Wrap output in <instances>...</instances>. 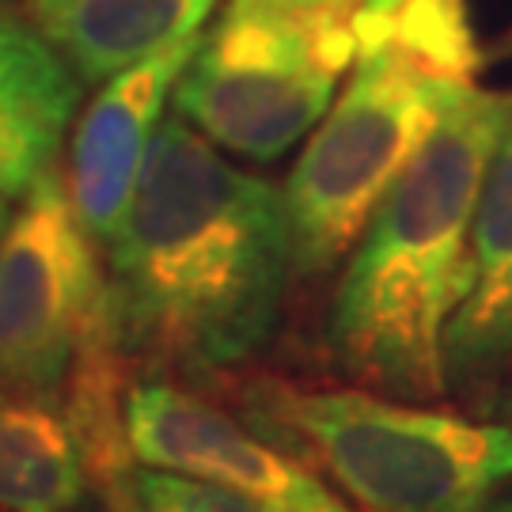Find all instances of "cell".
<instances>
[{
	"instance_id": "obj_8",
	"label": "cell",
	"mask_w": 512,
	"mask_h": 512,
	"mask_svg": "<svg viewBox=\"0 0 512 512\" xmlns=\"http://www.w3.org/2000/svg\"><path fill=\"white\" fill-rule=\"evenodd\" d=\"M202 46V35L183 38L160 54L129 65L103 80L73 133L69 194L80 220L99 243H107L126 213L148 148L164 126V103L175 95L186 61Z\"/></svg>"
},
{
	"instance_id": "obj_4",
	"label": "cell",
	"mask_w": 512,
	"mask_h": 512,
	"mask_svg": "<svg viewBox=\"0 0 512 512\" xmlns=\"http://www.w3.org/2000/svg\"><path fill=\"white\" fill-rule=\"evenodd\" d=\"M467 84L475 80L437 73L395 42L357 54L285 179L296 281H319L346 262L387 186Z\"/></svg>"
},
{
	"instance_id": "obj_16",
	"label": "cell",
	"mask_w": 512,
	"mask_h": 512,
	"mask_svg": "<svg viewBox=\"0 0 512 512\" xmlns=\"http://www.w3.org/2000/svg\"><path fill=\"white\" fill-rule=\"evenodd\" d=\"M361 0H228L236 16H349Z\"/></svg>"
},
{
	"instance_id": "obj_9",
	"label": "cell",
	"mask_w": 512,
	"mask_h": 512,
	"mask_svg": "<svg viewBox=\"0 0 512 512\" xmlns=\"http://www.w3.org/2000/svg\"><path fill=\"white\" fill-rule=\"evenodd\" d=\"M448 395L490 399L512 372V129L486 171L471 228V274L448 327Z\"/></svg>"
},
{
	"instance_id": "obj_11",
	"label": "cell",
	"mask_w": 512,
	"mask_h": 512,
	"mask_svg": "<svg viewBox=\"0 0 512 512\" xmlns=\"http://www.w3.org/2000/svg\"><path fill=\"white\" fill-rule=\"evenodd\" d=\"M92 471L65 410L0 387V512H88Z\"/></svg>"
},
{
	"instance_id": "obj_13",
	"label": "cell",
	"mask_w": 512,
	"mask_h": 512,
	"mask_svg": "<svg viewBox=\"0 0 512 512\" xmlns=\"http://www.w3.org/2000/svg\"><path fill=\"white\" fill-rule=\"evenodd\" d=\"M380 42H395L421 65L456 80H475L482 54H478L471 16L463 0H406L399 12L380 19L376 27L357 31V54Z\"/></svg>"
},
{
	"instance_id": "obj_17",
	"label": "cell",
	"mask_w": 512,
	"mask_h": 512,
	"mask_svg": "<svg viewBox=\"0 0 512 512\" xmlns=\"http://www.w3.org/2000/svg\"><path fill=\"white\" fill-rule=\"evenodd\" d=\"M406 0H361L357 12H353V35L365 31V27H376L380 19H387L391 12H399Z\"/></svg>"
},
{
	"instance_id": "obj_3",
	"label": "cell",
	"mask_w": 512,
	"mask_h": 512,
	"mask_svg": "<svg viewBox=\"0 0 512 512\" xmlns=\"http://www.w3.org/2000/svg\"><path fill=\"white\" fill-rule=\"evenodd\" d=\"M239 418L323 471L357 512H478L512 482V425L372 387L251 380Z\"/></svg>"
},
{
	"instance_id": "obj_19",
	"label": "cell",
	"mask_w": 512,
	"mask_h": 512,
	"mask_svg": "<svg viewBox=\"0 0 512 512\" xmlns=\"http://www.w3.org/2000/svg\"><path fill=\"white\" fill-rule=\"evenodd\" d=\"M478 512H512V497H490Z\"/></svg>"
},
{
	"instance_id": "obj_5",
	"label": "cell",
	"mask_w": 512,
	"mask_h": 512,
	"mask_svg": "<svg viewBox=\"0 0 512 512\" xmlns=\"http://www.w3.org/2000/svg\"><path fill=\"white\" fill-rule=\"evenodd\" d=\"M357 61L349 16H236L202 35L175 110L224 152L274 164L323 122Z\"/></svg>"
},
{
	"instance_id": "obj_10",
	"label": "cell",
	"mask_w": 512,
	"mask_h": 512,
	"mask_svg": "<svg viewBox=\"0 0 512 512\" xmlns=\"http://www.w3.org/2000/svg\"><path fill=\"white\" fill-rule=\"evenodd\" d=\"M217 0H27L38 31L84 84H103L129 65L202 35Z\"/></svg>"
},
{
	"instance_id": "obj_14",
	"label": "cell",
	"mask_w": 512,
	"mask_h": 512,
	"mask_svg": "<svg viewBox=\"0 0 512 512\" xmlns=\"http://www.w3.org/2000/svg\"><path fill=\"white\" fill-rule=\"evenodd\" d=\"M103 512H266L247 497L220 490L213 482L137 467L122 490L103 501Z\"/></svg>"
},
{
	"instance_id": "obj_2",
	"label": "cell",
	"mask_w": 512,
	"mask_h": 512,
	"mask_svg": "<svg viewBox=\"0 0 512 512\" xmlns=\"http://www.w3.org/2000/svg\"><path fill=\"white\" fill-rule=\"evenodd\" d=\"M512 129V92L467 84L387 186L346 258L327 353L357 387L406 403L448 395V327L471 274L486 171Z\"/></svg>"
},
{
	"instance_id": "obj_20",
	"label": "cell",
	"mask_w": 512,
	"mask_h": 512,
	"mask_svg": "<svg viewBox=\"0 0 512 512\" xmlns=\"http://www.w3.org/2000/svg\"><path fill=\"white\" fill-rule=\"evenodd\" d=\"M8 220H12V194H0V236H4Z\"/></svg>"
},
{
	"instance_id": "obj_15",
	"label": "cell",
	"mask_w": 512,
	"mask_h": 512,
	"mask_svg": "<svg viewBox=\"0 0 512 512\" xmlns=\"http://www.w3.org/2000/svg\"><path fill=\"white\" fill-rule=\"evenodd\" d=\"M46 167H54V160H46L38 152V145L23 133V126L0 99V194L19 198Z\"/></svg>"
},
{
	"instance_id": "obj_7",
	"label": "cell",
	"mask_w": 512,
	"mask_h": 512,
	"mask_svg": "<svg viewBox=\"0 0 512 512\" xmlns=\"http://www.w3.org/2000/svg\"><path fill=\"white\" fill-rule=\"evenodd\" d=\"M126 433L141 467L213 482L266 512H357L304 459L175 380L129 387Z\"/></svg>"
},
{
	"instance_id": "obj_18",
	"label": "cell",
	"mask_w": 512,
	"mask_h": 512,
	"mask_svg": "<svg viewBox=\"0 0 512 512\" xmlns=\"http://www.w3.org/2000/svg\"><path fill=\"white\" fill-rule=\"evenodd\" d=\"M494 414H497V421L512 425V387H505V391H501V399H497Z\"/></svg>"
},
{
	"instance_id": "obj_6",
	"label": "cell",
	"mask_w": 512,
	"mask_h": 512,
	"mask_svg": "<svg viewBox=\"0 0 512 512\" xmlns=\"http://www.w3.org/2000/svg\"><path fill=\"white\" fill-rule=\"evenodd\" d=\"M110 330L107 270L69 183L46 167L0 236V387L57 399Z\"/></svg>"
},
{
	"instance_id": "obj_1",
	"label": "cell",
	"mask_w": 512,
	"mask_h": 512,
	"mask_svg": "<svg viewBox=\"0 0 512 512\" xmlns=\"http://www.w3.org/2000/svg\"><path fill=\"white\" fill-rule=\"evenodd\" d=\"M107 247L118 349L205 380L270 346L293 270L285 190L228 164L186 118H167Z\"/></svg>"
},
{
	"instance_id": "obj_12",
	"label": "cell",
	"mask_w": 512,
	"mask_h": 512,
	"mask_svg": "<svg viewBox=\"0 0 512 512\" xmlns=\"http://www.w3.org/2000/svg\"><path fill=\"white\" fill-rule=\"evenodd\" d=\"M80 84V73L38 31L27 0H0V99L46 160L73 122Z\"/></svg>"
}]
</instances>
